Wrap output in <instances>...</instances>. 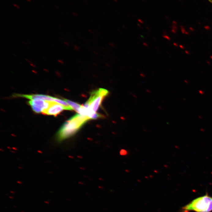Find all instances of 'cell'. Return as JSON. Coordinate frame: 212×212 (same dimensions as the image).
Segmentation results:
<instances>
[{"label":"cell","mask_w":212,"mask_h":212,"mask_svg":"<svg viewBox=\"0 0 212 212\" xmlns=\"http://www.w3.org/2000/svg\"><path fill=\"white\" fill-rule=\"evenodd\" d=\"M210 2H212V0H209Z\"/></svg>","instance_id":"9a60e30c"},{"label":"cell","mask_w":212,"mask_h":212,"mask_svg":"<svg viewBox=\"0 0 212 212\" xmlns=\"http://www.w3.org/2000/svg\"><path fill=\"white\" fill-rule=\"evenodd\" d=\"M66 110L63 105L53 101H46L45 109L42 112L43 114L56 116L63 111Z\"/></svg>","instance_id":"277c9868"},{"label":"cell","mask_w":212,"mask_h":212,"mask_svg":"<svg viewBox=\"0 0 212 212\" xmlns=\"http://www.w3.org/2000/svg\"><path fill=\"white\" fill-rule=\"evenodd\" d=\"M28 103L34 112L37 113H39L42 112L45 109L46 101L40 99H36L31 100L29 101Z\"/></svg>","instance_id":"5b68a950"},{"label":"cell","mask_w":212,"mask_h":212,"mask_svg":"<svg viewBox=\"0 0 212 212\" xmlns=\"http://www.w3.org/2000/svg\"><path fill=\"white\" fill-rule=\"evenodd\" d=\"M113 1L116 2H118V0H113Z\"/></svg>","instance_id":"7c38bea8"},{"label":"cell","mask_w":212,"mask_h":212,"mask_svg":"<svg viewBox=\"0 0 212 212\" xmlns=\"http://www.w3.org/2000/svg\"><path fill=\"white\" fill-rule=\"evenodd\" d=\"M18 183H19V184H21V183H20V182H18Z\"/></svg>","instance_id":"2e32d148"},{"label":"cell","mask_w":212,"mask_h":212,"mask_svg":"<svg viewBox=\"0 0 212 212\" xmlns=\"http://www.w3.org/2000/svg\"><path fill=\"white\" fill-rule=\"evenodd\" d=\"M9 198L12 199H14V198L12 196H9Z\"/></svg>","instance_id":"8fae6325"},{"label":"cell","mask_w":212,"mask_h":212,"mask_svg":"<svg viewBox=\"0 0 212 212\" xmlns=\"http://www.w3.org/2000/svg\"><path fill=\"white\" fill-rule=\"evenodd\" d=\"M45 203H46V204H49L50 203L48 201H45Z\"/></svg>","instance_id":"9c48e42d"},{"label":"cell","mask_w":212,"mask_h":212,"mask_svg":"<svg viewBox=\"0 0 212 212\" xmlns=\"http://www.w3.org/2000/svg\"><path fill=\"white\" fill-rule=\"evenodd\" d=\"M66 200L68 201H70V200H69V199H66Z\"/></svg>","instance_id":"5bb4252c"},{"label":"cell","mask_w":212,"mask_h":212,"mask_svg":"<svg viewBox=\"0 0 212 212\" xmlns=\"http://www.w3.org/2000/svg\"><path fill=\"white\" fill-rule=\"evenodd\" d=\"M67 102L68 104L72 108L73 110L76 111L77 113H79L82 105L79 104L76 102H72L67 99H64Z\"/></svg>","instance_id":"52a82bcc"},{"label":"cell","mask_w":212,"mask_h":212,"mask_svg":"<svg viewBox=\"0 0 212 212\" xmlns=\"http://www.w3.org/2000/svg\"><path fill=\"white\" fill-rule=\"evenodd\" d=\"M14 6L16 7L17 8H18V9H19L20 8V7H19V6H18L17 5H16V4H14Z\"/></svg>","instance_id":"ba28073f"},{"label":"cell","mask_w":212,"mask_h":212,"mask_svg":"<svg viewBox=\"0 0 212 212\" xmlns=\"http://www.w3.org/2000/svg\"><path fill=\"white\" fill-rule=\"evenodd\" d=\"M89 120V118L86 116L80 113L75 115L66 121L61 127L57 134L58 139L63 141L73 136Z\"/></svg>","instance_id":"6da1fadb"},{"label":"cell","mask_w":212,"mask_h":212,"mask_svg":"<svg viewBox=\"0 0 212 212\" xmlns=\"http://www.w3.org/2000/svg\"><path fill=\"white\" fill-rule=\"evenodd\" d=\"M15 97H22L30 99H40L47 101H54L56 98L42 94H16Z\"/></svg>","instance_id":"8992f818"},{"label":"cell","mask_w":212,"mask_h":212,"mask_svg":"<svg viewBox=\"0 0 212 212\" xmlns=\"http://www.w3.org/2000/svg\"><path fill=\"white\" fill-rule=\"evenodd\" d=\"M212 211V197L206 194L194 199L181 209V212Z\"/></svg>","instance_id":"7a4b0ae2"},{"label":"cell","mask_w":212,"mask_h":212,"mask_svg":"<svg viewBox=\"0 0 212 212\" xmlns=\"http://www.w3.org/2000/svg\"><path fill=\"white\" fill-rule=\"evenodd\" d=\"M27 1H28V2H30V1H31V0H27Z\"/></svg>","instance_id":"4fadbf2b"},{"label":"cell","mask_w":212,"mask_h":212,"mask_svg":"<svg viewBox=\"0 0 212 212\" xmlns=\"http://www.w3.org/2000/svg\"><path fill=\"white\" fill-rule=\"evenodd\" d=\"M143 1H145V0H142Z\"/></svg>","instance_id":"e0dca14e"},{"label":"cell","mask_w":212,"mask_h":212,"mask_svg":"<svg viewBox=\"0 0 212 212\" xmlns=\"http://www.w3.org/2000/svg\"><path fill=\"white\" fill-rule=\"evenodd\" d=\"M109 93L107 90L99 88L91 93L89 99L84 105L87 108L90 113H97L104 99Z\"/></svg>","instance_id":"3957f363"},{"label":"cell","mask_w":212,"mask_h":212,"mask_svg":"<svg viewBox=\"0 0 212 212\" xmlns=\"http://www.w3.org/2000/svg\"><path fill=\"white\" fill-rule=\"evenodd\" d=\"M10 192H11V193H12V194H15V192H14L13 191H10Z\"/></svg>","instance_id":"30bf717a"},{"label":"cell","mask_w":212,"mask_h":212,"mask_svg":"<svg viewBox=\"0 0 212 212\" xmlns=\"http://www.w3.org/2000/svg\"><path fill=\"white\" fill-rule=\"evenodd\" d=\"M21 212H23V211H21Z\"/></svg>","instance_id":"ac0fdd59"}]
</instances>
